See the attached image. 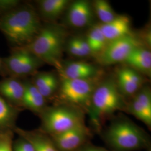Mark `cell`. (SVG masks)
<instances>
[{
    "label": "cell",
    "mask_w": 151,
    "mask_h": 151,
    "mask_svg": "<svg viewBox=\"0 0 151 151\" xmlns=\"http://www.w3.org/2000/svg\"><path fill=\"white\" fill-rule=\"evenodd\" d=\"M60 151H77L91 142V129L83 125L62 133L49 135Z\"/></svg>",
    "instance_id": "obj_9"
},
{
    "label": "cell",
    "mask_w": 151,
    "mask_h": 151,
    "mask_svg": "<svg viewBox=\"0 0 151 151\" xmlns=\"http://www.w3.org/2000/svg\"><path fill=\"white\" fill-rule=\"evenodd\" d=\"M85 38L91 49L92 56L95 57L101 53L108 43L101 30L100 24H95L91 26Z\"/></svg>",
    "instance_id": "obj_22"
},
{
    "label": "cell",
    "mask_w": 151,
    "mask_h": 151,
    "mask_svg": "<svg viewBox=\"0 0 151 151\" xmlns=\"http://www.w3.org/2000/svg\"><path fill=\"white\" fill-rule=\"evenodd\" d=\"M143 76L151 77V52L149 48L139 45L134 49L123 63Z\"/></svg>",
    "instance_id": "obj_18"
},
{
    "label": "cell",
    "mask_w": 151,
    "mask_h": 151,
    "mask_svg": "<svg viewBox=\"0 0 151 151\" xmlns=\"http://www.w3.org/2000/svg\"><path fill=\"white\" fill-rule=\"evenodd\" d=\"M35 7L23 3L0 16V32L11 48L26 47L35 37L43 25Z\"/></svg>",
    "instance_id": "obj_1"
},
{
    "label": "cell",
    "mask_w": 151,
    "mask_h": 151,
    "mask_svg": "<svg viewBox=\"0 0 151 151\" xmlns=\"http://www.w3.org/2000/svg\"><path fill=\"white\" fill-rule=\"evenodd\" d=\"M126 104L114 75L102 78L92 93L87 113L93 129L99 133L105 120L111 118L118 111H125Z\"/></svg>",
    "instance_id": "obj_3"
},
{
    "label": "cell",
    "mask_w": 151,
    "mask_h": 151,
    "mask_svg": "<svg viewBox=\"0 0 151 151\" xmlns=\"http://www.w3.org/2000/svg\"><path fill=\"white\" fill-rule=\"evenodd\" d=\"M101 78L72 80L60 78L59 89L53 103H63L74 106L87 114L92 93Z\"/></svg>",
    "instance_id": "obj_6"
},
{
    "label": "cell",
    "mask_w": 151,
    "mask_h": 151,
    "mask_svg": "<svg viewBox=\"0 0 151 151\" xmlns=\"http://www.w3.org/2000/svg\"><path fill=\"white\" fill-rule=\"evenodd\" d=\"M65 50L71 56L76 58H85L78 43V36H72L67 38L65 45Z\"/></svg>",
    "instance_id": "obj_24"
},
{
    "label": "cell",
    "mask_w": 151,
    "mask_h": 151,
    "mask_svg": "<svg viewBox=\"0 0 151 151\" xmlns=\"http://www.w3.org/2000/svg\"><path fill=\"white\" fill-rule=\"evenodd\" d=\"M95 16L92 3L87 0H77L68 6L65 22L70 27L83 28L92 26Z\"/></svg>",
    "instance_id": "obj_12"
},
{
    "label": "cell",
    "mask_w": 151,
    "mask_h": 151,
    "mask_svg": "<svg viewBox=\"0 0 151 151\" xmlns=\"http://www.w3.org/2000/svg\"><path fill=\"white\" fill-rule=\"evenodd\" d=\"M114 76L119 91L126 100L145 85L144 76L125 65L118 68Z\"/></svg>",
    "instance_id": "obj_13"
},
{
    "label": "cell",
    "mask_w": 151,
    "mask_h": 151,
    "mask_svg": "<svg viewBox=\"0 0 151 151\" xmlns=\"http://www.w3.org/2000/svg\"><path fill=\"white\" fill-rule=\"evenodd\" d=\"M0 76H4V77L6 76L5 70H4V66H3L1 58H0Z\"/></svg>",
    "instance_id": "obj_29"
},
{
    "label": "cell",
    "mask_w": 151,
    "mask_h": 151,
    "mask_svg": "<svg viewBox=\"0 0 151 151\" xmlns=\"http://www.w3.org/2000/svg\"><path fill=\"white\" fill-rule=\"evenodd\" d=\"M14 134L13 130L0 133V151H13Z\"/></svg>",
    "instance_id": "obj_25"
},
{
    "label": "cell",
    "mask_w": 151,
    "mask_h": 151,
    "mask_svg": "<svg viewBox=\"0 0 151 151\" xmlns=\"http://www.w3.org/2000/svg\"><path fill=\"white\" fill-rule=\"evenodd\" d=\"M85 113L80 108L63 104L48 105L38 116L40 125L38 128L49 135H55L85 125Z\"/></svg>",
    "instance_id": "obj_5"
},
{
    "label": "cell",
    "mask_w": 151,
    "mask_h": 151,
    "mask_svg": "<svg viewBox=\"0 0 151 151\" xmlns=\"http://www.w3.org/2000/svg\"><path fill=\"white\" fill-rule=\"evenodd\" d=\"M69 0H39L36 9L40 19L44 22H56L65 12Z\"/></svg>",
    "instance_id": "obj_17"
},
{
    "label": "cell",
    "mask_w": 151,
    "mask_h": 151,
    "mask_svg": "<svg viewBox=\"0 0 151 151\" xmlns=\"http://www.w3.org/2000/svg\"><path fill=\"white\" fill-rule=\"evenodd\" d=\"M13 151H35L30 142L24 138L19 137L13 142Z\"/></svg>",
    "instance_id": "obj_27"
},
{
    "label": "cell",
    "mask_w": 151,
    "mask_h": 151,
    "mask_svg": "<svg viewBox=\"0 0 151 151\" xmlns=\"http://www.w3.org/2000/svg\"><path fill=\"white\" fill-rule=\"evenodd\" d=\"M15 133L31 143L35 151H60L49 135L39 129L25 130L16 126Z\"/></svg>",
    "instance_id": "obj_19"
},
{
    "label": "cell",
    "mask_w": 151,
    "mask_h": 151,
    "mask_svg": "<svg viewBox=\"0 0 151 151\" xmlns=\"http://www.w3.org/2000/svg\"><path fill=\"white\" fill-rule=\"evenodd\" d=\"M22 110L9 104L0 95V133L14 131L16 120Z\"/></svg>",
    "instance_id": "obj_21"
},
{
    "label": "cell",
    "mask_w": 151,
    "mask_h": 151,
    "mask_svg": "<svg viewBox=\"0 0 151 151\" xmlns=\"http://www.w3.org/2000/svg\"><path fill=\"white\" fill-rule=\"evenodd\" d=\"M24 91L23 79L6 76L0 80V95L14 106L22 109Z\"/></svg>",
    "instance_id": "obj_16"
},
{
    "label": "cell",
    "mask_w": 151,
    "mask_h": 151,
    "mask_svg": "<svg viewBox=\"0 0 151 151\" xmlns=\"http://www.w3.org/2000/svg\"><path fill=\"white\" fill-rule=\"evenodd\" d=\"M21 4L19 0H0V16L13 10Z\"/></svg>",
    "instance_id": "obj_26"
},
{
    "label": "cell",
    "mask_w": 151,
    "mask_h": 151,
    "mask_svg": "<svg viewBox=\"0 0 151 151\" xmlns=\"http://www.w3.org/2000/svg\"><path fill=\"white\" fill-rule=\"evenodd\" d=\"M77 151H113L108 150L105 148H104L100 146H95L90 142L87 143L85 146L82 147L80 150Z\"/></svg>",
    "instance_id": "obj_28"
},
{
    "label": "cell",
    "mask_w": 151,
    "mask_h": 151,
    "mask_svg": "<svg viewBox=\"0 0 151 151\" xmlns=\"http://www.w3.org/2000/svg\"><path fill=\"white\" fill-rule=\"evenodd\" d=\"M142 45L133 34L108 42L101 53L96 57L97 62L104 66L123 63L131 52Z\"/></svg>",
    "instance_id": "obj_8"
},
{
    "label": "cell",
    "mask_w": 151,
    "mask_h": 151,
    "mask_svg": "<svg viewBox=\"0 0 151 151\" xmlns=\"http://www.w3.org/2000/svg\"><path fill=\"white\" fill-rule=\"evenodd\" d=\"M95 15L100 20V24H106L117 16L110 3L106 0H96L92 3Z\"/></svg>",
    "instance_id": "obj_23"
},
{
    "label": "cell",
    "mask_w": 151,
    "mask_h": 151,
    "mask_svg": "<svg viewBox=\"0 0 151 151\" xmlns=\"http://www.w3.org/2000/svg\"><path fill=\"white\" fill-rule=\"evenodd\" d=\"M125 112L134 116L151 129V90L149 86L145 85L127 100Z\"/></svg>",
    "instance_id": "obj_11"
},
{
    "label": "cell",
    "mask_w": 151,
    "mask_h": 151,
    "mask_svg": "<svg viewBox=\"0 0 151 151\" xmlns=\"http://www.w3.org/2000/svg\"><path fill=\"white\" fill-rule=\"evenodd\" d=\"M30 80L48 103L54 100L60 85V77L57 71L38 70Z\"/></svg>",
    "instance_id": "obj_14"
},
{
    "label": "cell",
    "mask_w": 151,
    "mask_h": 151,
    "mask_svg": "<svg viewBox=\"0 0 151 151\" xmlns=\"http://www.w3.org/2000/svg\"><path fill=\"white\" fill-rule=\"evenodd\" d=\"M24 91L22 101V109L28 110L39 116L48 106V101L39 91L30 78H23Z\"/></svg>",
    "instance_id": "obj_15"
},
{
    "label": "cell",
    "mask_w": 151,
    "mask_h": 151,
    "mask_svg": "<svg viewBox=\"0 0 151 151\" xmlns=\"http://www.w3.org/2000/svg\"><path fill=\"white\" fill-rule=\"evenodd\" d=\"M60 78L72 80H92L102 77L103 70L91 63L79 60L62 62L57 70Z\"/></svg>",
    "instance_id": "obj_10"
},
{
    "label": "cell",
    "mask_w": 151,
    "mask_h": 151,
    "mask_svg": "<svg viewBox=\"0 0 151 151\" xmlns=\"http://www.w3.org/2000/svg\"><path fill=\"white\" fill-rule=\"evenodd\" d=\"M99 134L110 150L137 151L151 148V137L146 131L122 114L114 115Z\"/></svg>",
    "instance_id": "obj_2"
},
{
    "label": "cell",
    "mask_w": 151,
    "mask_h": 151,
    "mask_svg": "<svg viewBox=\"0 0 151 151\" xmlns=\"http://www.w3.org/2000/svg\"><path fill=\"white\" fill-rule=\"evenodd\" d=\"M68 32L62 25L44 22L35 37L26 46L44 64L58 70L63 62V54Z\"/></svg>",
    "instance_id": "obj_4"
},
{
    "label": "cell",
    "mask_w": 151,
    "mask_h": 151,
    "mask_svg": "<svg viewBox=\"0 0 151 151\" xmlns=\"http://www.w3.org/2000/svg\"><path fill=\"white\" fill-rule=\"evenodd\" d=\"M1 60L6 76L21 79L32 76L45 65L27 47L11 48L9 55Z\"/></svg>",
    "instance_id": "obj_7"
},
{
    "label": "cell",
    "mask_w": 151,
    "mask_h": 151,
    "mask_svg": "<svg viewBox=\"0 0 151 151\" xmlns=\"http://www.w3.org/2000/svg\"><path fill=\"white\" fill-rule=\"evenodd\" d=\"M99 24L108 43L132 34L131 20L125 15H117L112 21Z\"/></svg>",
    "instance_id": "obj_20"
}]
</instances>
